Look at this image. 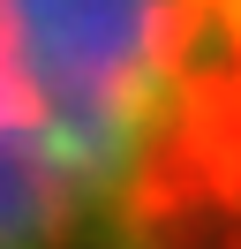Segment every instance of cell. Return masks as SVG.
Instances as JSON below:
<instances>
[{
  "instance_id": "6da1fadb",
  "label": "cell",
  "mask_w": 241,
  "mask_h": 249,
  "mask_svg": "<svg viewBox=\"0 0 241 249\" xmlns=\"http://www.w3.org/2000/svg\"><path fill=\"white\" fill-rule=\"evenodd\" d=\"M0 249H241V0H0Z\"/></svg>"
}]
</instances>
